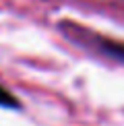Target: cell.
I'll use <instances>...</instances> for the list:
<instances>
[{
  "mask_svg": "<svg viewBox=\"0 0 124 126\" xmlns=\"http://www.w3.org/2000/svg\"><path fill=\"white\" fill-rule=\"evenodd\" d=\"M95 44H97V50H99L101 54L110 56L114 60L124 62V44L122 41H114V39L101 37V35H95Z\"/></svg>",
  "mask_w": 124,
  "mask_h": 126,
  "instance_id": "obj_1",
  "label": "cell"
},
{
  "mask_svg": "<svg viewBox=\"0 0 124 126\" xmlns=\"http://www.w3.org/2000/svg\"><path fill=\"white\" fill-rule=\"evenodd\" d=\"M0 108H8V110H19L21 108V101L2 85H0Z\"/></svg>",
  "mask_w": 124,
  "mask_h": 126,
  "instance_id": "obj_2",
  "label": "cell"
}]
</instances>
